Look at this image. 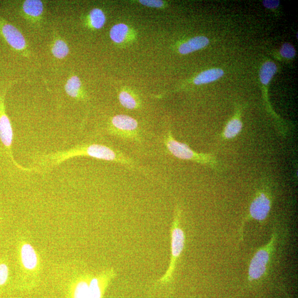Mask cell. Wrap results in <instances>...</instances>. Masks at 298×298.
<instances>
[{"label":"cell","mask_w":298,"mask_h":298,"mask_svg":"<svg viewBox=\"0 0 298 298\" xmlns=\"http://www.w3.org/2000/svg\"><path fill=\"white\" fill-rule=\"evenodd\" d=\"M53 55L58 59H62L66 57L69 52V49L65 42L62 40H58L56 42L52 48Z\"/></svg>","instance_id":"ffe728a7"},{"label":"cell","mask_w":298,"mask_h":298,"mask_svg":"<svg viewBox=\"0 0 298 298\" xmlns=\"http://www.w3.org/2000/svg\"><path fill=\"white\" fill-rule=\"evenodd\" d=\"M164 143L169 152L178 159L206 165L217 172L221 170V164L213 154L196 152L186 144L176 140L171 130L164 135Z\"/></svg>","instance_id":"7a4b0ae2"},{"label":"cell","mask_w":298,"mask_h":298,"mask_svg":"<svg viewBox=\"0 0 298 298\" xmlns=\"http://www.w3.org/2000/svg\"><path fill=\"white\" fill-rule=\"evenodd\" d=\"M110 133L124 139L140 143L141 138L137 120L124 115L115 116L112 119Z\"/></svg>","instance_id":"8992f818"},{"label":"cell","mask_w":298,"mask_h":298,"mask_svg":"<svg viewBox=\"0 0 298 298\" xmlns=\"http://www.w3.org/2000/svg\"><path fill=\"white\" fill-rule=\"evenodd\" d=\"M13 139V133L11 121L4 111L3 102L1 101H0V140L4 146V150L12 164L17 168L23 172H36L35 169L23 168L17 164L16 160L14 159L12 151Z\"/></svg>","instance_id":"52a82bcc"},{"label":"cell","mask_w":298,"mask_h":298,"mask_svg":"<svg viewBox=\"0 0 298 298\" xmlns=\"http://www.w3.org/2000/svg\"><path fill=\"white\" fill-rule=\"evenodd\" d=\"M280 53L282 57L292 59L296 56V50L293 46L289 43H285L283 45L281 49Z\"/></svg>","instance_id":"7402d4cb"},{"label":"cell","mask_w":298,"mask_h":298,"mask_svg":"<svg viewBox=\"0 0 298 298\" xmlns=\"http://www.w3.org/2000/svg\"><path fill=\"white\" fill-rule=\"evenodd\" d=\"M1 218H0V220H1Z\"/></svg>","instance_id":"484cf974"},{"label":"cell","mask_w":298,"mask_h":298,"mask_svg":"<svg viewBox=\"0 0 298 298\" xmlns=\"http://www.w3.org/2000/svg\"><path fill=\"white\" fill-rule=\"evenodd\" d=\"M263 6L267 8L274 9L280 5V1L276 0H265L263 1Z\"/></svg>","instance_id":"d4e9b609"},{"label":"cell","mask_w":298,"mask_h":298,"mask_svg":"<svg viewBox=\"0 0 298 298\" xmlns=\"http://www.w3.org/2000/svg\"><path fill=\"white\" fill-rule=\"evenodd\" d=\"M272 195L269 183L264 182L254 197L247 216L242 224L241 231L246 222L254 219L260 223L266 221L271 211L272 206Z\"/></svg>","instance_id":"5b68a950"},{"label":"cell","mask_w":298,"mask_h":298,"mask_svg":"<svg viewBox=\"0 0 298 298\" xmlns=\"http://www.w3.org/2000/svg\"><path fill=\"white\" fill-rule=\"evenodd\" d=\"M139 2L143 5L153 8H160L164 6V2L159 0H140Z\"/></svg>","instance_id":"cb8c5ba5"},{"label":"cell","mask_w":298,"mask_h":298,"mask_svg":"<svg viewBox=\"0 0 298 298\" xmlns=\"http://www.w3.org/2000/svg\"><path fill=\"white\" fill-rule=\"evenodd\" d=\"M119 101L122 106L128 110L138 108V103L135 98L126 91H121L119 95Z\"/></svg>","instance_id":"d6986e66"},{"label":"cell","mask_w":298,"mask_h":298,"mask_svg":"<svg viewBox=\"0 0 298 298\" xmlns=\"http://www.w3.org/2000/svg\"><path fill=\"white\" fill-rule=\"evenodd\" d=\"M74 298H90L89 283L81 281L76 285L74 293Z\"/></svg>","instance_id":"44dd1931"},{"label":"cell","mask_w":298,"mask_h":298,"mask_svg":"<svg viewBox=\"0 0 298 298\" xmlns=\"http://www.w3.org/2000/svg\"><path fill=\"white\" fill-rule=\"evenodd\" d=\"M115 275V271L111 270L101 277L93 278L89 283L90 298H102L104 283L110 281Z\"/></svg>","instance_id":"9c48e42d"},{"label":"cell","mask_w":298,"mask_h":298,"mask_svg":"<svg viewBox=\"0 0 298 298\" xmlns=\"http://www.w3.org/2000/svg\"><path fill=\"white\" fill-rule=\"evenodd\" d=\"M21 258L23 266L26 269L33 270L36 268L38 257L35 248L30 244L25 243L21 249Z\"/></svg>","instance_id":"8fae6325"},{"label":"cell","mask_w":298,"mask_h":298,"mask_svg":"<svg viewBox=\"0 0 298 298\" xmlns=\"http://www.w3.org/2000/svg\"><path fill=\"white\" fill-rule=\"evenodd\" d=\"M23 8L28 15L37 17L42 14L43 4L41 1L38 0H27L24 2Z\"/></svg>","instance_id":"9a60e30c"},{"label":"cell","mask_w":298,"mask_h":298,"mask_svg":"<svg viewBox=\"0 0 298 298\" xmlns=\"http://www.w3.org/2000/svg\"><path fill=\"white\" fill-rule=\"evenodd\" d=\"M242 128L243 124L240 116H234L225 126L221 135L222 139L227 140L236 138L240 134Z\"/></svg>","instance_id":"30bf717a"},{"label":"cell","mask_w":298,"mask_h":298,"mask_svg":"<svg viewBox=\"0 0 298 298\" xmlns=\"http://www.w3.org/2000/svg\"><path fill=\"white\" fill-rule=\"evenodd\" d=\"M224 75V71L221 69H212L204 71L199 74L194 80L195 85H199L208 84L219 79Z\"/></svg>","instance_id":"4fadbf2b"},{"label":"cell","mask_w":298,"mask_h":298,"mask_svg":"<svg viewBox=\"0 0 298 298\" xmlns=\"http://www.w3.org/2000/svg\"><path fill=\"white\" fill-rule=\"evenodd\" d=\"M277 67L274 62L267 61L264 63L260 71V77L262 84L267 85L276 72Z\"/></svg>","instance_id":"2e32d148"},{"label":"cell","mask_w":298,"mask_h":298,"mask_svg":"<svg viewBox=\"0 0 298 298\" xmlns=\"http://www.w3.org/2000/svg\"><path fill=\"white\" fill-rule=\"evenodd\" d=\"M9 276V268L6 263H0V286L6 284Z\"/></svg>","instance_id":"603a6c76"},{"label":"cell","mask_w":298,"mask_h":298,"mask_svg":"<svg viewBox=\"0 0 298 298\" xmlns=\"http://www.w3.org/2000/svg\"><path fill=\"white\" fill-rule=\"evenodd\" d=\"M2 31L9 45L15 50L21 51L26 48L25 39L16 28L7 24L3 26Z\"/></svg>","instance_id":"ba28073f"},{"label":"cell","mask_w":298,"mask_h":298,"mask_svg":"<svg viewBox=\"0 0 298 298\" xmlns=\"http://www.w3.org/2000/svg\"><path fill=\"white\" fill-rule=\"evenodd\" d=\"M81 82L79 77L74 76L67 81L65 85L67 94L73 98H78L80 95Z\"/></svg>","instance_id":"e0dca14e"},{"label":"cell","mask_w":298,"mask_h":298,"mask_svg":"<svg viewBox=\"0 0 298 298\" xmlns=\"http://www.w3.org/2000/svg\"><path fill=\"white\" fill-rule=\"evenodd\" d=\"M277 236L273 233L270 240L266 245L258 249L249 264L248 281L252 283L260 281L267 274L273 252L274 251Z\"/></svg>","instance_id":"277c9868"},{"label":"cell","mask_w":298,"mask_h":298,"mask_svg":"<svg viewBox=\"0 0 298 298\" xmlns=\"http://www.w3.org/2000/svg\"><path fill=\"white\" fill-rule=\"evenodd\" d=\"M79 156L115 161L116 163L128 166L131 168L138 169L137 164L128 156L119 151L99 144H82L69 150L50 154H38L33 158L35 163L33 168L36 170V172L46 174L63 161Z\"/></svg>","instance_id":"6da1fadb"},{"label":"cell","mask_w":298,"mask_h":298,"mask_svg":"<svg viewBox=\"0 0 298 298\" xmlns=\"http://www.w3.org/2000/svg\"><path fill=\"white\" fill-rule=\"evenodd\" d=\"M182 211L179 206L175 209L174 221L171 229V258L169 266L164 275L159 280L165 284L172 281L178 261L182 255L185 243V234L180 227Z\"/></svg>","instance_id":"3957f363"},{"label":"cell","mask_w":298,"mask_h":298,"mask_svg":"<svg viewBox=\"0 0 298 298\" xmlns=\"http://www.w3.org/2000/svg\"><path fill=\"white\" fill-rule=\"evenodd\" d=\"M90 19L92 26L97 29L103 27L106 22L105 14L99 8L92 9L90 13Z\"/></svg>","instance_id":"ac0fdd59"},{"label":"cell","mask_w":298,"mask_h":298,"mask_svg":"<svg viewBox=\"0 0 298 298\" xmlns=\"http://www.w3.org/2000/svg\"><path fill=\"white\" fill-rule=\"evenodd\" d=\"M129 27L124 23L117 24L112 27L110 35L112 41L116 43H123L128 35Z\"/></svg>","instance_id":"5bb4252c"},{"label":"cell","mask_w":298,"mask_h":298,"mask_svg":"<svg viewBox=\"0 0 298 298\" xmlns=\"http://www.w3.org/2000/svg\"><path fill=\"white\" fill-rule=\"evenodd\" d=\"M209 43L208 38L204 36H197L190 39L179 47V52L182 55L197 51L208 46Z\"/></svg>","instance_id":"7c38bea8"}]
</instances>
